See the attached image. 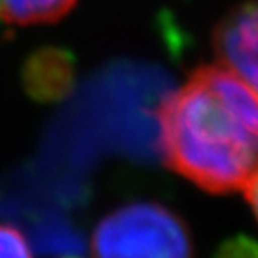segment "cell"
<instances>
[{"mask_svg":"<svg viewBox=\"0 0 258 258\" xmlns=\"http://www.w3.org/2000/svg\"><path fill=\"white\" fill-rule=\"evenodd\" d=\"M157 120L165 163L205 191H243L258 174V92L228 65L195 69Z\"/></svg>","mask_w":258,"mask_h":258,"instance_id":"1","label":"cell"},{"mask_svg":"<svg viewBox=\"0 0 258 258\" xmlns=\"http://www.w3.org/2000/svg\"><path fill=\"white\" fill-rule=\"evenodd\" d=\"M92 258H194L182 218L157 203L115 209L96 226Z\"/></svg>","mask_w":258,"mask_h":258,"instance_id":"2","label":"cell"},{"mask_svg":"<svg viewBox=\"0 0 258 258\" xmlns=\"http://www.w3.org/2000/svg\"><path fill=\"white\" fill-rule=\"evenodd\" d=\"M212 44L218 61L258 92V0L233 10L216 27Z\"/></svg>","mask_w":258,"mask_h":258,"instance_id":"3","label":"cell"},{"mask_svg":"<svg viewBox=\"0 0 258 258\" xmlns=\"http://www.w3.org/2000/svg\"><path fill=\"white\" fill-rule=\"evenodd\" d=\"M73 61L57 48H40L27 57L23 67V86L37 102H57L73 86Z\"/></svg>","mask_w":258,"mask_h":258,"instance_id":"4","label":"cell"},{"mask_svg":"<svg viewBox=\"0 0 258 258\" xmlns=\"http://www.w3.org/2000/svg\"><path fill=\"white\" fill-rule=\"evenodd\" d=\"M77 0H0V21L8 25H40L61 19Z\"/></svg>","mask_w":258,"mask_h":258,"instance_id":"5","label":"cell"},{"mask_svg":"<svg viewBox=\"0 0 258 258\" xmlns=\"http://www.w3.org/2000/svg\"><path fill=\"white\" fill-rule=\"evenodd\" d=\"M0 258H33L21 231L0 224Z\"/></svg>","mask_w":258,"mask_h":258,"instance_id":"6","label":"cell"},{"mask_svg":"<svg viewBox=\"0 0 258 258\" xmlns=\"http://www.w3.org/2000/svg\"><path fill=\"white\" fill-rule=\"evenodd\" d=\"M216 258H258V245L247 237L228 241Z\"/></svg>","mask_w":258,"mask_h":258,"instance_id":"7","label":"cell"},{"mask_svg":"<svg viewBox=\"0 0 258 258\" xmlns=\"http://www.w3.org/2000/svg\"><path fill=\"white\" fill-rule=\"evenodd\" d=\"M243 191L247 195V201H249L250 209H252V212H254V216H256V220H258V174L252 178V182H250Z\"/></svg>","mask_w":258,"mask_h":258,"instance_id":"8","label":"cell"}]
</instances>
